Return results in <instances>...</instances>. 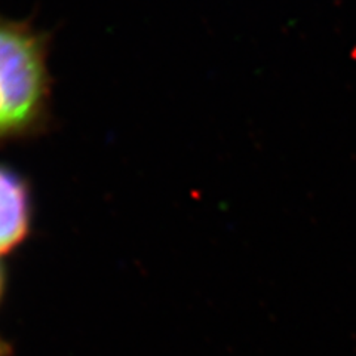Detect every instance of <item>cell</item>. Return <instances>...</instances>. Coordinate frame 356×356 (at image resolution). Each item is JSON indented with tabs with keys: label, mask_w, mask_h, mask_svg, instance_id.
Instances as JSON below:
<instances>
[{
	"label": "cell",
	"mask_w": 356,
	"mask_h": 356,
	"mask_svg": "<svg viewBox=\"0 0 356 356\" xmlns=\"http://www.w3.org/2000/svg\"><path fill=\"white\" fill-rule=\"evenodd\" d=\"M29 226V197L19 178L0 168V254L14 248Z\"/></svg>",
	"instance_id": "2"
},
{
	"label": "cell",
	"mask_w": 356,
	"mask_h": 356,
	"mask_svg": "<svg viewBox=\"0 0 356 356\" xmlns=\"http://www.w3.org/2000/svg\"><path fill=\"white\" fill-rule=\"evenodd\" d=\"M43 85L36 39L24 29L0 24V132L18 128L33 118Z\"/></svg>",
	"instance_id": "1"
},
{
	"label": "cell",
	"mask_w": 356,
	"mask_h": 356,
	"mask_svg": "<svg viewBox=\"0 0 356 356\" xmlns=\"http://www.w3.org/2000/svg\"><path fill=\"white\" fill-rule=\"evenodd\" d=\"M0 355H2V346H0Z\"/></svg>",
	"instance_id": "3"
}]
</instances>
